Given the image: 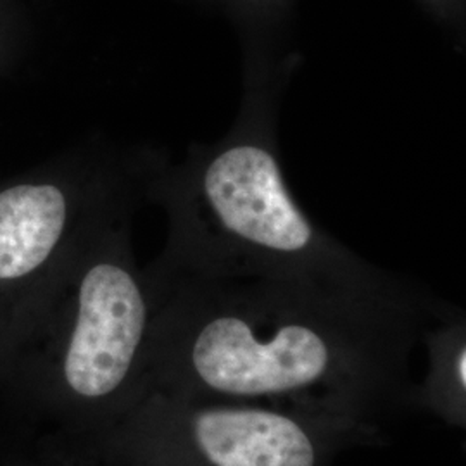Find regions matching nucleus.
Wrapping results in <instances>:
<instances>
[{
    "label": "nucleus",
    "mask_w": 466,
    "mask_h": 466,
    "mask_svg": "<svg viewBox=\"0 0 466 466\" xmlns=\"http://www.w3.org/2000/svg\"><path fill=\"white\" fill-rule=\"evenodd\" d=\"M152 283L144 394L273 406L377 429L408 408L410 356L435 317L259 279L157 271Z\"/></svg>",
    "instance_id": "nucleus-1"
},
{
    "label": "nucleus",
    "mask_w": 466,
    "mask_h": 466,
    "mask_svg": "<svg viewBox=\"0 0 466 466\" xmlns=\"http://www.w3.org/2000/svg\"><path fill=\"white\" fill-rule=\"evenodd\" d=\"M294 63L246 59L232 128L196 144L167 182L169 249L157 269L290 283L335 299L431 315L441 300L319 228L294 198L279 149V109Z\"/></svg>",
    "instance_id": "nucleus-2"
},
{
    "label": "nucleus",
    "mask_w": 466,
    "mask_h": 466,
    "mask_svg": "<svg viewBox=\"0 0 466 466\" xmlns=\"http://www.w3.org/2000/svg\"><path fill=\"white\" fill-rule=\"evenodd\" d=\"M156 289L125 254L96 252L78 268L66 315L25 337L0 365V389L56 439L86 446L146 392Z\"/></svg>",
    "instance_id": "nucleus-3"
},
{
    "label": "nucleus",
    "mask_w": 466,
    "mask_h": 466,
    "mask_svg": "<svg viewBox=\"0 0 466 466\" xmlns=\"http://www.w3.org/2000/svg\"><path fill=\"white\" fill-rule=\"evenodd\" d=\"M383 429L292 410L147 392L94 442L109 466H339Z\"/></svg>",
    "instance_id": "nucleus-4"
},
{
    "label": "nucleus",
    "mask_w": 466,
    "mask_h": 466,
    "mask_svg": "<svg viewBox=\"0 0 466 466\" xmlns=\"http://www.w3.org/2000/svg\"><path fill=\"white\" fill-rule=\"evenodd\" d=\"M66 223V196L56 185L0 192V285L26 282L46 267Z\"/></svg>",
    "instance_id": "nucleus-5"
},
{
    "label": "nucleus",
    "mask_w": 466,
    "mask_h": 466,
    "mask_svg": "<svg viewBox=\"0 0 466 466\" xmlns=\"http://www.w3.org/2000/svg\"><path fill=\"white\" fill-rule=\"evenodd\" d=\"M427 350V368L420 383H411L408 408L423 410L452 429L466 425L465 315L446 304L420 333Z\"/></svg>",
    "instance_id": "nucleus-6"
}]
</instances>
